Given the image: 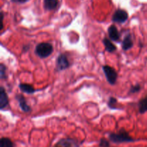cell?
<instances>
[{
	"mask_svg": "<svg viewBox=\"0 0 147 147\" xmlns=\"http://www.w3.org/2000/svg\"><path fill=\"white\" fill-rule=\"evenodd\" d=\"M16 98L18 100L19 105H20V108H21L22 110L23 111L26 112V113H28V112H30V111H31L30 107L27 104V103H26L25 98H24L22 95H17V96H16Z\"/></svg>",
	"mask_w": 147,
	"mask_h": 147,
	"instance_id": "8",
	"label": "cell"
},
{
	"mask_svg": "<svg viewBox=\"0 0 147 147\" xmlns=\"http://www.w3.org/2000/svg\"><path fill=\"white\" fill-rule=\"evenodd\" d=\"M103 45H105V47H106V50H107L109 53H113L115 50H116V47L115 45H113V43L107 38H105L103 40Z\"/></svg>",
	"mask_w": 147,
	"mask_h": 147,
	"instance_id": "13",
	"label": "cell"
},
{
	"mask_svg": "<svg viewBox=\"0 0 147 147\" xmlns=\"http://www.w3.org/2000/svg\"><path fill=\"white\" fill-rule=\"evenodd\" d=\"M53 51V47L50 43H40L35 47V53L40 58H45V57H47L52 54Z\"/></svg>",
	"mask_w": 147,
	"mask_h": 147,
	"instance_id": "1",
	"label": "cell"
},
{
	"mask_svg": "<svg viewBox=\"0 0 147 147\" xmlns=\"http://www.w3.org/2000/svg\"><path fill=\"white\" fill-rule=\"evenodd\" d=\"M103 70L105 73L108 82L111 85H114L117 80L118 75L116 70L112 67L109 65H104L103 67Z\"/></svg>",
	"mask_w": 147,
	"mask_h": 147,
	"instance_id": "3",
	"label": "cell"
},
{
	"mask_svg": "<svg viewBox=\"0 0 147 147\" xmlns=\"http://www.w3.org/2000/svg\"><path fill=\"white\" fill-rule=\"evenodd\" d=\"M13 2H15V3H20V4H23V3H25L27 2V1L29 0H11Z\"/></svg>",
	"mask_w": 147,
	"mask_h": 147,
	"instance_id": "20",
	"label": "cell"
},
{
	"mask_svg": "<svg viewBox=\"0 0 147 147\" xmlns=\"http://www.w3.org/2000/svg\"><path fill=\"white\" fill-rule=\"evenodd\" d=\"M9 99L3 87L0 88V109H3L8 105Z\"/></svg>",
	"mask_w": 147,
	"mask_h": 147,
	"instance_id": "7",
	"label": "cell"
},
{
	"mask_svg": "<svg viewBox=\"0 0 147 147\" xmlns=\"http://www.w3.org/2000/svg\"><path fill=\"white\" fill-rule=\"evenodd\" d=\"M109 139L113 143L120 144L124 143V142H133L134 139L131 137L127 132L122 130L118 134H111L109 135Z\"/></svg>",
	"mask_w": 147,
	"mask_h": 147,
	"instance_id": "2",
	"label": "cell"
},
{
	"mask_svg": "<svg viewBox=\"0 0 147 147\" xmlns=\"http://www.w3.org/2000/svg\"><path fill=\"white\" fill-rule=\"evenodd\" d=\"M56 65H57V70H63L68 68L69 66H70V63H69V61L68 60H67V57H66L65 55L61 54L59 55L58 57H57Z\"/></svg>",
	"mask_w": 147,
	"mask_h": 147,
	"instance_id": "5",
	"label": "cell"
},
{
	"mask_svg": "<svg viewBox=\"0 0 147 147\" xmlns=\"http://www.w3.org/2000/svg\"><path fill=\"white\" fill-rule=\"evenodd\" d=\"M128 13L123 9H118L115 11L112 17V21L114 22L123 23L127 20Z\"/></svg>",
	"mask_w": 147,
	"mask_h": 147,
	"instance_id": "4",
	"label": "cell"
},
{
	"mask_svg": "<svg viewBox=\"0 0 147 147\" xmlns=\"http://www.w3.org/2000/svg\"><path fill=\"white\" fill-rule=\"evenodd\" d=\"M110 144H109V142H108L106 139H101L100 142V144H99V146L100 147H109Z\"/></svg>",
	"mask_w": 147,
	"mask_h": 147,
	"instance_id": "18",
	"label": "cell"
},
{
	"mask_svg": "<svg viewBox=\"0 0 147 147\" xmlns=\"http://www.w3.org/2000/svg\"><path fill=\"white\" fill-rule=\"evenodd\" d=\"M5 71L6 67L3 64L0 65V76H1V79H4L5 78Z\"/></svg>",
	"mask_w": 147,
	"mask_h": 147,
	"instance_id": "17",
	"label": "cell"
},
{
	"mask_svg": "<svg viewBox=\"0 0 147 147\" xmlns=\"http://www.w3.org/2000/svg\"><path fill=\"white\" fill-rule=\"evenodd\" d=\"M139 112L141 113H144L147 111V97L142 99L139 103Z\"/></svg>",
	"mask_w": 147,
	"mask_h": 147,
	"instance_id": "14",
	"label": "cell"
},
{
	"mask_svg": "<svg viewBox=\"0 0 147 147\" xmlns=\"http://www.w3.org/2000/svg\"><path fill=\"white\" fill-rule=\"evenodd\" d=\"M133 47V41L131 40V37L130 34H127L124 37L122 42V48L124 50H128Z\"/></svg>",
	"mask_w": 147,
	"mask_h": 147,
	"instance_id": "10",
	"label": "cell"
},
{
	"mask_svg": "<svg viewBox=\"0 0 147 147\" xmlns=\"http://www.w3.org/2000/svg\"><path fill=\"white\" fill-rule=\"evenodd\" d=\"M109 32V35L110 39H111L112 40H115V41H117L119 40V39L120 38V34H119V31H118L117 27L115 25H111L110 26V27L108 30Z\"/></svg>",
	"mask_w": 147,
	"mask_h": 147,
	"instance_id": "9",
	"label": "cell"
},
{
	"mask_svg": "<svg viewBox=\"0 0 147 147\" xmlns=\"http://www.w3.org/2000/svg\"><path fill=\"white\" fill-rule=\"evenodd\" d=\"M20 88L21 89L22 91H23L24 93H28V94H31V93H34V91H35L32 86L26 84V83H21L20 85Z\"/></svg>",
	"mask_w": 147,
	"mask_h": 147,
	"instance_id": "12",
	"label": "cell"
},
{
	"mask_svg": "<svg viewBox=\"0 0 147 147\" xmlns=\"http://www.w3.org/2000/svg\"><path fill=\"white\" fill-rule=\"evenodd\" d=\"M141 89V87L139 85H136V86H132L131 88V90H130V92L131 93H136V92L139 91V90Z\"/></svg>",
	"mask_w": 147,
	"mask_h": 147,
	"instance_id": "19",
	"label": "cell"
},
{
	"mask_svg": "<svg viewBox=\"0 0 147 147\" xmlns=\"http://www.w3.org/2000/svg\"><path fill=\"white\" fill-rule=\"evenodd\" d=\"M0 147H14L13 142L9 138L3 137L0 141Z\"/></svg>",
	"mask_w": 147,
	"mask_h": 147,
	"instance_id": "15",
	"label": "cell"
},
{
	"mask_svg": "<svg viewBox=\"0 0 147 147\" xmlns=\"http://www.w3.org/2000/svg\"><path fill=\"white\" fill-rule=\"evenodd\" d=\"M54 147H78L77 142L71 139H63L59 141Z\"/></svg>",
	"mask_w": 147,
	"mask_h": 147,
	"instance_id": "6",
	"label": "cell"
},
{
	"mask_svg": "<svg viewBox=\"0 0 147 147\" xmlns=\"http://www.w3.org/2000/svg\"><path fill=\"white\" fill-rule=\"evenodd\" d=\"M116 102H117V100H116V98H114L113 97L110 98L109 100V103H108V106H109V108H111V109H116V107H115V104L116 103Z\"/></svg>",
	"mask_w": 147,
	"mask_h": 147,
	"instance_id": "16",
	"label": "cell"
},
{
	"mask_svg": "<svg viewBox=\"0 0 147 147\" xmlns=\"http://www.w3.org/2000/svg\"><path fill=\"white\" fill-rule=\"evenodd\" d=\"M58 0H44V7L46 10H53L57 7Z\"/></svg>",
	"mask_w": 147,
	"mask_h": 147,
	"instance_id": "11",
	"label": "cell"
}]
</instances>
